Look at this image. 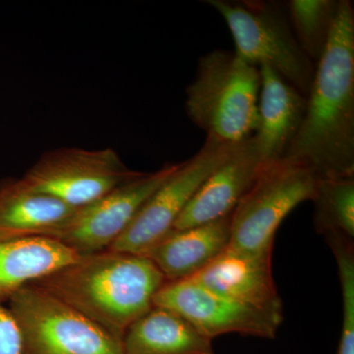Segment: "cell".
<instances>
[{"label":"cell","instance_id":"1","mask_svg":"<svg viewBox=\"0 0 354 354\" xmlns=\"http://www.w3.org/2000/svg\"><path fill=\"white\" fill-rule=\"evenodd\" d=\"M283 160L304 165L319 177L354 176V9L349 0H339L304 122Z\"/></svg>","mask_w":354,"mask_h":354},{"label":"cell","instance_id":"2","mask_svg":"<svg viewBox=\"0 0 354 354\" xmlns=\"http://www.w3.org/2000/svg\"><path fill=\"white\" fill-rule=\"evenodd\" d=\"M165 283L148 258L104 250L80 255L31 283L122 342L128 328L153 308V298Z\"/></svg>","mask_w":354,"mask_h":354},{"label":"cell","instance_id":"3","mask_svg":"<svg viewBox=\"0 0 354 354\" xmlns=\"http://www.w3.org/2000/svg\"><path fill=\"white\" fill-rule=\"evenodd\" d=\"M260 87L259 67L234 51H211L200 58L186 88V113L207 138L241 143L257 130Z\"/></svg>","mask_w":354,"mask_h":354},{"label":"cell","instance_id":"4","mask_svg":"<svg viewBox=\"0 0 354 354\" xmlns=\"http://www.w3.org/2000/svg\"><path fill=\"white\" fill-rule=\"evenodd\" d=\"M206 2L227 23L237 57L258 67H271L307 97L316 65L300 48L281 4L263 0Z\"/></svg>","mask_w":354,"mask_h":354},{"label":"cell","instance_id":"5","mask_svg":"<svg viewBox=\"0 0 354 354\" xmlns=\"http://www.w3.org/2000/svg\"><path fill=\"white\" fill-rule=\"evenodd\" d=\"M8 304L22 354H123L122 342L39 286H23Z\"/></svg>","mask_w":354,"mask_h":354},{"label":"cell","instance_id":"6","mask_svg":"<svg viewBox=\"0 0 354 354\" xmlns=\"http://www.w3.org/2000/svg\"><path fill=\"white\" fill-rule=\"evenodd\" d=\"M319 176L304 165L279 160L265 165L230 215V247L272 251L277 230L292 209L311 201Z\"/></svg>","mask_w":354,"mask_h":354},{"label":"cell","instance_id":"7","mask_svg":"<svg viewBox=\"0 0 354 354\" xmlns=\"http://www.w3.org/2000/svg\"><path fill=\"white\" fill-rule=\"evenodd\" d=\"M140 174L128 169L113 149L67 147L43 153L20 179L32 192L78 209Z\"/></svg>","mask_w":354,"mask_h":354},{"label":"cell","instance_id":"8","mask_svg":"<svg viewBox=\"0 0 354 354\" xmlns=\"http://www.w3.org/2000/svg\"><path fill=\"white\" fill-rule=\"evenodd\" d=\"M236 145L207 138L201 150L180 162L176 172L147 200L108 250L143 255L172 230L200 186L232 155Z\"/></svg>","mask_w":354,"mask_h":354},{"label":"cell","instance_id":"9","mask_svg":"<svg viewBox=\"0 0 354 354\" xmlns=\"http://www.w3.org/2000/svg\"><path fill=\"white\" fill-rule=\"evenodd\" d=\"M165 165L155 172H141L87 206L75 209L48 237L80 255L108 250L120 236L147 200L178 169Z\"/></svg>","mask_w":354,"mask_h":354},{"label":"cell","instance_id":"10","mask_svg":"<svg viewBox=\"0 0 354 354\" xmlns=\"http://www.w3.org/2000/svg\"><path fill=\"white\" fill-rule=\"evenodd\" d=\"M153 306L178 314L211 341L227 334L274 339L283 320V311L242 304L191 279L167 281L153 298Z\"/></svg>","mask_w":354,"mask_h":354},{"label":"cell","instance_id":"11","mask_svg":"<svg viewBox=\"0 0 354 354\" xmlns=\"http://www.w3.org/2000/svg\"><path fill=\"white\" fill-rule=\"evenodd\" d=\"M265 165L253 136L237 144L232 155L200 186L172 230L196 227L232 215Z\"/></svg>","mask_w":354,"mask_h":354},{"label":"cell","instance_id":"12","mask_svg":"<svg viewBox=\"0 0 354 354\" xmlns=\"http://www.w3.org/2000/svg\"><path fill=\"white\" fill-rule=\"evenodd\" d=\"M272 251L249 252L228 245L205 269L190 278L236 301L283 311L272 268Z\"/></svg>","mask_w":354,"mask_h":354},{"label":"cell","instance_id":"13","mask_svg":"<svg viewBox=\"0 0 354 354\" xmlns=\"http://www.w3.org/2000/svg\"><path fill=\"white\" fill-rule=\"evenodd\" d=\"M258 127L253 139L266 165L285 157L306 111L307 97L274 69L260 65Z\"/></svg>","mask_w":354,"mask_h":354},{"label":"cell","instance_id":"14","mask_svg":"<svg viewBox=\"0 0 354 354\" xmlns=\"http://www.w3.org/2000/svg\"><path fill=\"white\" fill-rule=\"evenodd\" d=\"M230 243V216L196 227L172 230L143 254L165 281L192 278Z\"/></svg>","mask_w":354,"mask_h":354},{"label":"cell","instance_id":"15","mask_svg":"<svg viewBox=\"0 0 354 354\" xmlns=\"http://www.w3.org/2000/svg\"><path fill=\"white\" fill-rule=\"evenodd\" d=\"M75 209L28 189L20 178L0 183V241L46 236Z\"/></svg>","mask_w":354,"mask_h":354},{"label":"cell","instance_id":"16","mask_svg":"<svg viewBox=\"0 0 354 354\" xmlns=\"http://www.w3.org/2000/svg\"><path fill=\"white\" fill-rule=\"evenodd\" d=\"M78 257L68 247L50 237L0 241V302L8 301L23 286Z\"/></svg>","mask_w":354,"mask_h":354},{"label":"cell","instance_id":"17","mask_svg":"<svg viewBox=\"0 0 354 354\" xmlns=\"http://www.w3.org/2000/svg\"><path fill=\"white\" fill-rule=\"evenodd\" d=\"M123 354H215L207 339L185 319L169 309L153 306L128 328Z\"/></svg>","mask_w":354,"mask_h":354},{"label":"cell","instance_id":"18","mask_svg":"<svg viewBox=\"0 0 354 354\" xmlns=\"http://www.w3.org/2000/svg\"><path fill=\"white\" fill-rule=\"evenodd\" d=\"M339 6V0H291L286 4L295 38L315 65L329 43Z\"/></svg>","mask_w":354,"mask_h":354},{"label":"cell","instance_id":"19","mask_svg":"<svg viewBox=\"0 0 354 354\" xmlns=\"http://www.w3.org/2000/svg\"><path fill=\"white\" fill-rule=\"evenodd\" d=\"M314 203V225L318 234L354 237V176L319 177Z\"/></svg>","mask_w":354,"mask_h":354},{"label":"cell","instance_id":"20","mask_svg":"<svg viewBox=\"0 0 354 354\" xmlns=\"http://www.w3.org/2000/svg\"><path fill=\"white\" fill-rule=\"evenodd\" d=\"M0 354H22L17 323L8 307L0 302Z\"/></svg>","mask_w":354,"mask_h":354}]
</instances>
